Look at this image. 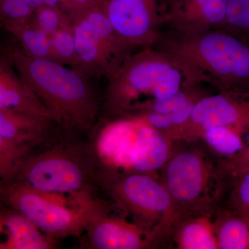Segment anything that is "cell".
<instances>
[{
	"instance_id": "1",
	"label": "cell",
	"mask_w": 249,
	"mask_h": 249,
	"mask_svg": "<svg viewBox=\"0 0 249 249\" xmlns=\"http://www.w3.org/2000/svg\"><path fill=\"white\" fill-rule=\"evenodd\" d=\"M0 51L47 108L53 122L80 129L92 127L98 102L89 77L55 60L33 58L16 42L2 44Z\"/></svg>"
},
{
	"instance_id": "2",
	"label": "cell",
	"mask_w": 249,
	"mask_h": 249,
	"mask_svg": "<svg viewBox=\"0 0 249 249\" xmlns=\"http://www.w3.org/2000/svg\"><path fill=\"white\" fill-rule=\"evenodd\" d=\"M156 45L176 59L196 85L216 91L249 90V44L225 29L173 32Z\"/></svg>"
},
{
	"instance_id": "3",
	"label": "cell",
	"mask_w": 249,
	"mask_h": 249,
	"mask_svg": "<svg viewBox=\"0 0 249 249\" xmlns=\"http://www.w3.org/2000/svg\"><path fill=\"white\" fill-rule=\"evenodd\" d=\"M108 80V107L122 116H137L152 103L196 85L172 55L152 47L129 53Z\"/></svg>"
},
{
	"instance_id": "4",
	"label": "cell",
	"mask_w": 249,
	"mask_h": 249,
	"mask_svg": "<svg viewBox=\"0 0 249 249\" xmlns=\"http://www.w3.org/2000/svg\"><path fill=\"white\" fill-rule=\"evenodd\" d=\"M160 179L178 209L188 213L214 214L229 188L220 159L199 139L174 142Z\"/></svg>"
},
{
	"instance_id": "5",
	"label": "cell",
	"mask_w": 249,
	"mask_h": 249,
	"mask_svg": "<svg viewBox=\"0 0 249 249\" xmlns=\"http://www.w3.org/2000/svg\"><path fill=\"white\" fill-rule=\"evenodd\" d=\"M95 161L88 147L61 145L27 157L15 181L42 193H88Z\"/></svg>"
},
{
	"instance_id": "6",
	"label": "cell",
	"mask_w": 249,
	"mask_h": 249,
	"mask_svg": "<svg viewBox=\"0 0 249 249\" xmlns=\"http://www.w3.org/2000/svg\"><path fill=\"white\" fill-rule=\"evenodd\" d=\"M3 203L17 211L46 235L53 238L79 236L85 231L89 216L99 202L90 199L69 206L30 187L14 181L3 186Z\"/></svg>"
},
{
	"instance_id": "7",
	"label": "cell",
	"mask_w": 249,
	"mask_h": 249,
	"mask_svg": "<svg viewBox=\"0 0 249 249\" xmlns=\"http://www.w3.org/2000/svg\"><path fill=\"white\" fill-rule=\"evenodd\" d=\"M111 199L134 222L168 237L172 224L181 213L160 178L131 173L106 183Z\"/></svg>"
},
{
	"instance_id": "8",
	"label": "cell",
	"mask_w": 249,
	"mask_h": 249,
	"mask_svg": "<svg viewBox=\"0 0 249 249\" xmlns=\"http://www.w3.org/2000/svg\"><path fill=\"white\" fill-rule=\"evenodd\" d=\"M71 24L78 58L76 69L90 79H109L134 52L116 34L101 4L77 15Z\"/></svg>"
},
{
	"instance_id": "9",
	"label": "cell",
	"mask_w": 249,
	"mask_h": 249,
	"mask_svg": "<svg viewBox=\"0 0 249 249\" xmlns=\"http://www.w3.org/2000/svg\"><path fill=\"white\" fill-rule=\"evenodd\" d=\"M221 126L249 131V90L216 91L204 96L189 119L168 135L174 142L198 140L206 129Z\"/></svg>"
},
{
	"instance_id": "10",
	"label": "cell",
	"mask_w": 249,
	"mask_h": 249,
	"mask_svg": "<svg viewBox=\"0 0 249 249\" xmlns=\"http://www.w3.org/2000/svg\"><path fill=\"white\" fill-rule=\"evenodd\" d=\"M101 8L113 29L131 50L157 45L164 16L160 0H103Z\"/></svg>"
},
{
	"instance_id": "11",
	"label": "cell",
	"mask_w": 249,
	"mask_h": 249,
	"mask_svg": "<svg viewBox=\"0 0 249 249\" xmlns=\"http://www.w3.org/2000/svg\"><path fill=\"white\" fill-rule=\"evenodd\" d=\"M105 208L98 204L87 222L85 231L91 248L157 249L169 244L163 234L147 230L134 221L109 215Z\"/></svg>"
},
{
	"instance_id": "12",
	"label": "cell",
	"mask_w": 249,
	"mask_h": 249,
	"mask_svg": "<svg viewBox=\"0 0 249 249\" xmlns=\"http://www.w3.org/2000/svg\"><path fill=\"white\" fill-rule=\"evenodd\" d=\"M228 0H170L164 22L173 32L192 34L224 28Z\"/></svg>"
},
{
	"instance_id": "13",
	"label": "cell",
	"mask_w": 249,
	"mask_h": 249,
	"mask_svg": "<svg viewBox=\"0 0 249 249\" xmlns=\"http://www.w3.org/2000/svg\"><path fill=\"white\" fill-rule=\"evenodd\" d=\"M0 108L21 111L52 121L47 108L26 84L9 59L1 51Z\"/></svg>"
},
{
	"instance_id": "14",
	"label": "cell",
	"mask_w": 249,
	"mask_h": 249,
	"mask_svg": "<svg viewBox=\"0 0 249 249\" xmlns=\"http://www.w3.org/2000/svg\"><path fill=\"white\" fill-rule=\"evenodd\" d=\"M54 238L46 235L14 210L0 211V249H52Z\"/></svg>"
},
{
	"instance_id": "15",
	"label": "cell",
	"mask_w": 249,
	"mask_h": 249,
	"mask_svg": "<svg viewBox=\"0 0 249 249\" xmlns=\"http://www.w3.org/2000/svg\"><path fill=\"white\" fill-rule=\"evenodd\" d=\"M213 214L181 213L170 229L169 244L178 249H219Z\"/></svg>"
},
{
	"instance_id": "16",
	"label": "cell",
	"mask_w": 249,
	"mask_h": 249,
	"mask_svg": "<svg viewBox=\"0 0 249 249\" xmlns=\"http://www.w3.org/2000/svg\"><path fill=\"white\" fill-rule=\"evenodd\" d=\"M52 122L41 116L0 108V138L35 145L44 139Z\"/></svg>"
},
{
	"instance_id": "17",
	"label": "cell",
	"mask_w": 249,
	"mask_h": 249,
	"mask_svg": "<svg viewBox=\"0 0 249 249\" xmlns=\"http://www.w3.org/2000/svg\"><path fill=\"white\" fill-rule=\"evenodd\" d=\"M219 249H249V215L221 206L213 216Z\"/></svg>"
},
{
	"instance_id": "18",
	"label": "cell",
	"mask_w": 249,
	"mask_h": 249,
	"mask_svg": "<svg viewBox=\"0 0 249 249\" xmlns=\"http://www.w3.org/2000/svg\"><path fill=\"white\" fill-rule=\"evenodd\" d=\"M3 27L27 55L33 58L53 60L51 36L37 27L31 18L25 22Z\"/></svg>"
},
{
	"instance_id": "19",
	"label": "cell",
	"mask_w": 249,
	"mask_h": 249,
	"mask_svg": "<svg viewBox=\"0 0 249 249\" xmlns=\"http://www.w3.org/2000/svg\"><path fill=\"white\" fill-rule=\"evenodd\" d=\"M199 139L214 156L225 160L248 145L249 131L222 126L213 127L204 130Z\"/></svg>"
},
{
	"instance_id": "20",
	"label": "cell",
	"mask_w": 249,
	"mask_h": 249,
	"mask_svg": "<svg viewBox=\"0 0 249 249\" xmlns=\"http://www.w3.org/2000/svg\"><path fill=\"white\" fill-rule=\"evenodd\" d=\"M34 146L0 138V183L2 186L15 181Z\"/></svg>"
},
{
	"instance_id": "21",
	"label": "cell",
	"mask_w": 249,
	"mask_h": 249,
	"mask_svg": "<svg viewBox=\"0 0 249 249\" xmlns=\"http://www.w3.org/2000/svg\"><path fill=\"white\" fill-rule=\"evenodd\" d=\"M51 40L53 60L62 65L76 69L78 58L71 23L55 31L51 36Z\"/></svg>"
},
{
	"instance_id": "22",
	"label": "cell",
	"mask_w": 249,
	"mask_h": 249,
	"mask_svg": "<svg viewBox=\"0 0 249 249\" xmlns=\"http://www.w3.org/2000/svg\"><path fill=\"white\" fill-rule=\"evenodd\" d=\"M225 29L249 44V0H228Z\"/></svg>"
},
{
	"instance_id": "23",
	"label": "cell",
	"mask_w": 249,
	"mask_h": 249,
	"mask_svg": "<svg viewBox=\"0 0 249 249\" xmlns=\"http://www.w3.org/2000/svg\"><path fill=\"white\" fill-rule=\"evenodd\" d=\"M44 0H0V24L2 26L29 20Z\"/></svg>"
},
{
	"instance_id": "24",
	"label": "cell",
	"mask_w": 249,
	"mask_h": 249,
	"mask_svg": "<svg viewBox=\"0 0 249 249\" xmlns=\"http://www.w3.org/2000/svg\"><path fill=\"white\" fill-rule=\"evenodd\" d=\"M222 206L249 215V170L229 181Z\"/></svg>"
},
{
	"instance_id": "25",
	"label": "cell",
	"mask_w": 249,
	"mask_h": 249,
	"mask_svg": "<svg viewBox=\"0 0 249 249\" xmlns=\"http://www.w3.org/2000/svg\"><path fill=\"white\" fill-rule=\"evenodd\" d=\"M31 19L49 36L71 23L70 18L60 9L45 4L41 5L35 10Z\"/></svg>"
},
{
	"instance_id": "26",
	"label": "cell",
	"mask_w": 249,
	"mask_h": 249,
	"mask_svg": "<svg viewBox=\"0 0 249 249\" xmlns=\"http://www.w3.org/2000/svg\"><path fill=\"white\" fill-rule=\"evenodd\" d=\"M222 169L228 181L246 173L249 170V142L240 152L236 155L221 160Z\"/></svg>"
},
{
	"instance_id": "27",
	"label": "cell",
	"mask_w": 249,
	"mask_h": 249,
	"mask_svg": "<svg viewBox=\"0 0 249 249\" xmlns=\"http://www.w3.org/2000/svg\"><path fill=\"white\" fill-rule=\"evenodd\" d=\"M103 0H44V4L53 6L71 19L87 10L101 4Z\"/></svg>"
},
{
	"instance_id": "28",
	"label": "cell",
	"mask_w": 249,
	"mask_h": 249,
	"mask_svg": "<svg viewBox=\"0 0 249 249\" xmlns=\"http://www.w3.org/2000/svg\"><path fill=\"white\" fill-rule=\"evenodd\" d=\"M2 188V184L0 183V211H1V210H3L6 208V206H4V203H3Z\"/></svg>"
}]
</instances>
